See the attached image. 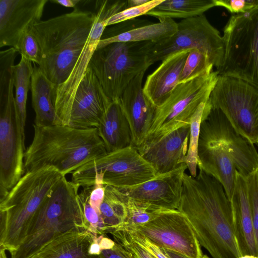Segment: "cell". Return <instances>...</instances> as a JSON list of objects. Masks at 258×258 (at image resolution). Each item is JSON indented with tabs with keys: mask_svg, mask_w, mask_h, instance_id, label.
<instances>
[{
	"mask_svg": "<svg viewBox=\"0 0 258 258\" xmlns=\"http://www.w3.org/2000/svg\"><path fill=\"white\" fill-rule=\"evenodd\" d=\"M54 85L40 68L33 65L30 90L32 104L35 114L34 123L39 126L61 124L52 100Z\"/></svg>",
	"mask_w": 258,
	"mask_h": 258,
	"instance_id": "484cf974",
	"label": "cell"
},
{
	"mask_svg": "<svg viewBox=\"0 0 258 258\" xmlns=\"http://www.w3.org/2000/svg\"><path fill=\"white\" fill-rule=\"evenodd\" d=\"M216 6L223 7L231 13H243L258 6V0H215Z\"/></svg>",
	"mask_w": 258,
	"mask_h": 258,
	"instance_id": "f35d334b",
	"label": "cell"
},
{
	"mask_svg": "<svg viewBox=\"0 0 258 258\" xmlns=\"http://www.w3.org/2000/svg\"><path fill=\"white\" fill-rule=\"evenodd\" d=\"M114 242L123 247L135 258H156L141 245L133 240L121 228H116L110 233Z\"/></svg>",
	"mask_w": 258,
	"mask_h": 258,
	"instance_id": "8d00e7d4",
	"label": "cell"
},
{
	"mask_svg": "<svg viewBox=\"0 0 258 258\" xmlns=\"http://www.w3.org/2000/svg\"><path fill=\"white\" fill-rule=\"evenodd\" d=\"M51 2L57 3L67 8H74L78 3L81 2L80 0H53Z\"/></svg>",
	"mask_w": 258,
	"mask_h": 258,
	"instance_id": "60d3db41",
	"label": "cell"
},
{
	"mask_svg": "<svg viewBox=\"0 0 258 258\" xmlns=\"http://www.w3.org/2000/svg\"><path fill=\"white\" fill-rule=\"evenodd\" d=\"M214 62L207 54L198 49H190L180 74L178 84L210 74L214 71Z\"/></svg>",
	"mask_w": 258,
	"mask_h": 258,
	"instance_id": "4dcf8cb0",
	"label": "cell"
},
{
	"mask_svg": "<svg viewBox=\"0 0 258 258\" xmlns=\"http://www.w3.org/2000/svg\"><path fill=\"white\" fill-rule=\"evenodd\" d=\"M208 102L224 113L239 135L257 144V89L239 79L218 75Z\"/></svg>",
	"mask_w": 258,
	"mask_h": 258,
	"instance_id": "30bf717a",
	"label": "cell"
},
{
	"mask_svg": "<svg viewBox=\"0 0 258 258\" xmlns=\"http://www.w3.org/2000/svg\"><path fill=\"white\" fill-rule=\"evenodd\" d=\"M218 75L217 71H213L178 84L168 98L157 107L152 125L140 146L153 143L174 130L190 124L200 104L208 101Z\"/></svg>",
	"mask_w": 258,
	"mask_h": 258,
	"instance_id": "9c48e42d",
	"label": "cell"
},
{
	"mask_svg": "<svg viewBox=\"0 0 258 258\" xmlns=\"http://www.w3.org/2000/svg\"><path fill=\"white\" fill-rule=\"evenodd\" d=\"M238 225L243 255L258 256L246 179L237 170L235 187L231 200Z\"/></svg>",
	"mask_w": 258,
	"mask_h": 258,
	"instance_id": "603a6c76",
	"label": "cell"
},
{
	"mask_svg": "<svg viewBox=\"0 0 258 258\" xmlns=\"http://www.w3.org/2000/svg\"><path fill=\"white\" fill-rule=\"evenodd\" d=\"M157 175L138 150L130 146L83 165L72 173L71 181L82 188L96 183L121 188L141 184Z\"/></svg>",
	"mask_w": 258,
	"mask_h": 258,
	"instance_id": "ba28073f",
	"label": "cell"
},
{
	"mask_svg": "<svg viewBox=\"0 0 258 258\" xmlns=\"http://www.w3.org/2000/svg\"><path fill=\"white\" fill-rule=\"evenodd\" d=\"M163 1V0H152L140 6L126 8L109 18L107 21V26L133 20L136 17L146 15Z\"/></svg>",
	"mask_w": 258,
	"mask_h": 258,
	"instance_id": "d590c367",
	"label": "cell"
},
{
	"mask_svg": "<svg viewBox=\"0 0 258 258\" xmlns=\"http://www.w3.org/2000/svg\"><path fill=\"white\" fill-rule=\"evenodd\" d=\"M13 78L8 97L0 101V200L24 174L25 128L15 103Z\"/></svg>",
	"mask_w": 258,
	"mask_h": 258,
	"instance_id": "7c38bea8",
	"label": "cell"
},
{
	"mask_svg": "<svg viewBox=\"0 0 258 258\" xmlns=\"http://www.w3.org/2000/svg\"><path fill=\"white\" fill-rule=\"evenodd\" d=\"M199 143L217 147L232 158L237 171L246 178L258 168L254 144L239 135L219 109L206 104Z\"/></svg>",
	"mask_w": 258,
	"mask_h": 258,
	"instance_id": "4fadbf2b",
	"label": "cell"
},
{
	"mask_svg": "<svg viewBox=\"0 0 258 258\" xmlns=\"http://www.w3.org/2000/svg\"><path fill=\"white\" fill-rule=\"evenodd\" d=\"M246 179L254 236L258 249V168Z\"/></svg>",
	"mask_w": 258,
	"mask_h": 258,
	"instance_id": "74e56055",
	"label": "cell"
},
{
	"mask_svg": "<svg viewBox=\"0 0 258 258\" xmlns=\"http://www.w3.org/2000/svg\"><path fill=\"white\" fill-rule=\"evenodd\" d=\"M216 6L215 0H163L146 15L159 20L185 19L204 15L206 11Z\"/></svg>",
	"mask_w": 258,
	"mask_h": 258,
	"instance_id": "83f0119b",
	"label": "cell"
},
{
	"mask_svg": "<svg viewBox=\"0 0 258 258\" xmlns=\"http://www.w3.org/2000/svg\"><path fill=\"white\" fill-rule=\"evenodd\" d=\"M187 218L201 246L212 258L243 255L235 214L222 184L202 170L185 172L178 208Z\"/></svg>",
	"mask_w": 258,
	"mask_h": 258,
	"instance_id": "6da1fadb",
	"label": "cell"
},
{
	"mask_svg": "<svg viewBox=\"0 0 258 258\" xmlns=\"http://www.w3.org/2000/svg\"><path fill=\"white\" fill-rule=\"evenodd\" d=\"M18 53L14 47L0 52V100L9 96L10 84L13 78L14 61Z\"/></svg>",
	"mask_w": 258,
	"mask_h": 258,
	"instance_id": "d6a6232c",
	"label": "cell"
},
{
	"mask_svg": "<svg viewBox=\"0 0 258 258\" xmlns=\"http://www.w3.org/2000/svg\"><path fill=\"white\" fill-rule=\"evenodd\" d=\"M63 176L52 167L25 173L0 200V248L11 253L19 247L32 218Z\"/></svg>",
	"mask_w": 258,
	"mask_h": 258,
	"instance_id": "5b68a950",
	"label": "cell"
},
{
	"mask_svg": "<svg viewBox=\"0 0 258 258\" xmlns=\"http://www.w3.org/2000/svg\"><path fill=\"white\" fill-rule=\"evenodd\" d=\"M207 102H204L200 104L191 117L190 122L189 143L184 163L186 165L190 175L194 177H196L197 175L198 151L200 127Z\"/></svg>",
	"mask_w": 258,
	"mask_h": 258,
	"instance_id": "1f68e13d",
	"label": "cell"
},
{
	"mask_svg": "<svg viewBox=\"0 0 258 258\" xmlns=\"http://www.w3.org/2000/svg\"><path fill=\"white\" fill-rule=\"evenodd\" d=\"M105 186V196L100 207L104 234L110 233L122 225L127 216L126 207L115 192L113 187Z\"/></svg>",
	"mask_w": 258,
	"mask_h": 258,
	"instance_id": "f1b7e54d",
	"label": "cell"
},
{
	"mask_svg": "<svg viewBox=\"0 0 258 258\" xmlns=\"http://www.w3.org/2000/svg\"><path fill=\"white\" fill-rule=\"evenodd\" d=\"M257 256L249 255H243L240 258H256Z\"/></svg>",
	"mask_w": 258,
	"mask_h": 258,
	"instance_id": "bcb514c9",
	"label": "cell"
},
{
	"mask_svg": "<svg viewBox=\"0 0 258 258\" xmlns=\"http://www.w3.org/2000/svg\"><path fill=\"white\" fill-rule=\"evenodd\" d=\"M202 258H210L208 255H203Z\"/></svg>",
	"mask_w": 258,
	"mask_h": 258,
	"instance_id": "7dc6e473",
	"label": "cell"
},
{
	"mask_svg": "<svg viewBox=\"0 0 258 258\" xmlns=\"http://www.w3.org/2000/svg\"><path fill=\"white\" fill-rule=\"evenodd\" d=\"M171 36L156 42H150L147 60L151 66L168 55L186 49H198L207 54L218 70L225 55L223 37L204 15L182 19Z\"/></svg>",
	"mask_w": 258,
	"mask_h": 258,
	"instance_id": "8fae6325",
	"label": "cell"
},
{
	"mask_svg": "<svg viewBox=\"0 0 258 258\" xmlns=\"http://www.w3.org/2000/svg\"><path fill=\"white\" fill-rule=\"evenodd\" d=\"M97 128L107 153L132 146L131 128L119 100L112 101Z\"/></svg>",
	"mask_w": 258,
	"mask_h": 258,
	"instance_id": "d4e9b609",
	"label": "cell"
},
{
	"mask_svg": "<svg viewBox=\"0 0 258 258\" xmlns=\"http://www.w3.org/2000/svg\"><path fill=\"white\" fill-rule=\"evenodd\" d=\"M256 258H258V256L256 257Z\"/></svg>",
	"mask_w": 258,
	"mask_h": 258,
	"instance_id": "c3c4849f",
	"label": "cell"
},
{
	"mask_svg": "<svg viewBox=\"0 0 258 258\" xmlns=\"http://www.w3.org/2000/svg\"><path fill=\"white\" fill-rule=\"evenodd\" d=\"M47 0H0V47L15 48L25 30L41 21Z\"/></svg>",
	"mask_w": 258,
	"mask_h": 258,
	"instance_id": "ac0fdd59",
	"label": "cell"
},
{
	"mask_svg": "<svg viewBox=\"0 0 258 258\" xmlns=\"http://www.w3.org/2000/svg\"><path fill=\"white\" fill-rule=\"evenodd\" d=\"M189 50H183L168 55L147 77L143 91L156 107L161 105L168 98L178 84Z\"/></svg>",
	"mask_w": 258,
	"mask_h": 258,
	"instance_id": "44dd1931",
	"label": "cell"
},
{
	"mask_svg": "<svg viewBox=\"0 0 258 258\" xmlns=\"http://www.w3.org/2000/svg\"><path fill=\"white\" fill-rule=\"evenodd\" d=\"M80 187L63 176L35 213L21 245L10 258H29L51 240L89 231L79 198Z\"/></svg>",
	"mask_w": 258,
	"mask_h": 258,
	"instance_id": "277c9868",
	"label": "cell"
},
{
	"mask_svg": "<svg viewBox=\"0 0 258 258\" xmlns=\"http://www.w3.org/2000/svg\"><path fill=\"white\" fill-rule=\"evenodd\" d=\"M257 144H258V142H257Z\"/></svg>",
	"mask_w": 258,
	"mask_h": 258,
	"instance_id": "681fc988",
	"label": "cell"
},
{
	"mask_svg": "<svg viewBox=\"0 0 258 258\" xmlns=\"http://www.w3.org/2000/svg\"><path fill=\"white\" fill-rule=\"evenodd\" d=\"M149 0H128L127 1V8L140 6L148 2Z\"/></svg>",
	"mask_w": 258,
	"mask_h": 258,
	"instance_id": "ee69618b",
	"label": "cell"
},
{
	"mask_svg": "<svg viewBox=\"0 0 258 258\" xmlns=\"http://www.w3.org/2000/svg\"><path fill=\"white\" fill-rule=\"evenodd\" d=\"M32 62L21 56L20 62L14 67V96L17 110L25 128L26 120V102L33 72Z\"/></svg>",
	"mask_w": 258,
	"mask_h": 258,
	"instance_id": "f546056e",
	"label": "cell"
},
{
	"mask_svg": "<svg viewBox=\"0 0 258 258\" xmlns=\"http://www.w3.org/2000/svg\"><path fill=\"white\" fill-rule=\"evenodd\" d=\"M187 168L182 163L176 169L141 184L116 188L136 202L155 210H177L182 190L183 177Z\"/></svg>",
	"mask_w": 258,
	"mask_h": 258,
	"instance_id": "e0dca14e",
	"label": "cell"
},
{
	"mask_svg": "<svg viewBox=\"0 0 258 258\" xmlns=\"http://www.w3.org/2000/svg\"><path fill=\"white\" fill-rule=\"evenodd\" d=\"M6 251V250L0 248V258H8Z\"/></svg>",
	"mask_w": 258,
	"mask_h": 258,
	"instance_id": "f6af8a7d",
	"label": "cell"
},
{
	"mask_svg": "<svg viewBox=\"0 0 258 258\" xmlns=\"http://www.w3.org/2000/svg\"><path fill=\"white\" fill-rule=\"evenodd\" d=\"M223 32L225 55L218 74L239 79L258 90V6L232 15Z\"/></svg>",
	"mask_w": 258,
	"mask_h": 258,
	"instance_id": "8992f818",
	"label": "cell"
},
{
	"mask_svg": "<svg viewBox=\"0 0 258 258\" xmlns=\"http://www.w3.org/2000/svg\"><path fill=\"white\" fill-rule=\"evenodd\" d=\"M198 167L218 180L231 201L237 169L230 156L217 147L199 143Z\"/></svg>",
	"mask_w": 258,
	"mask_h": 258,
	"instance_id": "7402d4cb",
	"label": "cell"
},
{
	"mask_svg": "<svg viewBox=\"0 0 258 258\" xmlns=\"http://www.w3.org/2000/svg\"><path fill=\"white\" fill-rule=\"evenodd\" d=\"M136 228L158 246L187 258H202L201 245L186 217L178 210H166Z\"/></svg>",
	"mask_w": 258,
	"mask_h": 258,
	"instance_id": "9a60e30c",
	"label": "cell"
},
{
	"mask_svg": "<svg viewBox=\"0 0 258 258\" xmlns=\"http://www.w3.org/2000/svg\"><path fill=\"white\" fill-rule=\"evenodd\" d=\"M97 236L88 230L66 233L47 242L29 258H99L89 252Z\"/></svg>",
	"mask_w": 258,
	"mask_h": 258,
	"instance_id": "cb8c5ba5",
	"label": "cell"
},
{
	"mask_svg": "<svg viewBox=\"0 0 258 258\" xmlns=\"http://www.w3.org/2000/svg\"><path fill=\"white\" fill-rule=\"evenodd\" d=\"M146 71L141 72L130 83L119 99L131 128L132 146L135 148L139 147L147 136L157 108L143 91L142 84Z\"/></svg>",
	"mask_w": 258,
	"mask_h": 258,
	"instance_id": "d6986e66",
	"label": "cell"
},
{
	"mask_svg": "<svg viewBox=\"0 0 258 258\" xmlns=\"http://www.w3.org/2000/svg\"><path fill=\"white\" fill-rule=\"evenodd\" d=\"M112 103L98 79L88 67L61 124L76 128H97Z\"/></svg>",
	"mask_w": 258,
	"mask_h": 258,
	"instance_id": "2e32d148",
	"label": "cell"
},
{
	"mask_svg": "<svg viewBox=\"0 0 258 258\" xmlns=\"http://www.w3.org/2000/svg\"><path fill=\"white\" fill-rule=\"evenodd\" d=\"M190 124L180 127L153 143L136 148L158 175L171 171L184 163L188 150Z\"/></svg>",
	"mask_w": 258,
	"mask_h": 258,
	"instance_id": "ffe728a7",
	"label": "cell"
},
{
	"mask_svg": "<svg viewBox=\"0 0 258 258\" xmlns=\"http://www.w3.org/2000/svg\"><path fill=\"white\" fill-rule=\"evenodd\" d=\"M33 125V140L25 153L24 173L52 167L66 176L108 153L96 127Z\"/></svg>",
	"mask_w": 258,
	"mask_h": 258,
	"instance_id": "7a4b0ae2",
	"label": "cell"
},
{
	"mask_svg": "<svg viewBox=\"0 0 258 258\" xmlns=\"http://www.w3.org/2000/svg\"><path fill=\"white\" fill-rule=\"evenodd\" d=\"M99 244L102 250L112 248L114 245L115 242L101 235Z\"/></svg>",
	"mask_w": 258,
	"mask_h": 258,
	"instance_id": "b9f144b4",
	"label": "cell"
},
{
	"mask_svg": "<svg viewBox=\"0 0 258 258\" xmlns=\"http://www.w3.org/2000/svg\"><path fill=\"white\" fill-rule=\"evenodd\" d=\"M96 13L77 8L30 27L42 53L38 66L54 88L72 71L96 20Z\"/></svg>",
	"mask_w": 258,
	"mask_h": 258,
	"instance_id": "3957f363",
	"label": "cell"
},
{
	"mask_svg": "<svg viewBox=\"0 0 258 258\" xmlns=\"http://www.w3.org/2000/svg\"><path fill=\"white\" fill-rule=\"evenodd\" d=\"M85 219L89 225V231L96 235L104 234V225L100 213L95 210L89 202V188H82L79 193Z\"/></svg>",
	"mask_w": 258,
	"mask_h": 258,
	"instance_id": "e575fe53",
	"label": "cell"
},
{
	"mask_svg": "<svg viewBox=\"0 0 258 258\" xmlns=\"http://www.w3.org/2000/svg\"><path fill=\"white\" fill-rule=\"evenodd\" d=\"M163 252L169 258H187L186 256L173 250L160 247Z\"/></svg>",
	"mask_w": 258,
	"mask_h": 258,
	"instance_id": "7bdbcfd3",
	"label": "cell"
},
{
	"mask_svg": "<svg viewBox=\"0 0 258 258\" xmlns=\"http://www.w3.org/2000/svg\"><path fill=\"white\" fill-rule=\"evenodd\" d=\"M177 28V23L172 19L160 20L156 23L147 22L124 32L101 38L97 49L118 42H158L173 35Z\"/></svg>",
	"mask_w": 258,
	"mask_h": 258,
	"instance_id": "4316f807",
	"label": "cell"
},
{
	"mask_svg": "<svg viewBox=\"0 0 258 258\" xmlns=\"http://www.w3.org/2000/svg\"><path fill=\"white\" fill-rule=\"evenodd\" d=\"M97 4L96 20L83 50L68 79L62 84L55 87L53 91V103L59 119L73 100L102 38L108 19L125 9L127 1H97Z\"/></svg>",
	"mask_w": 258,
	"mask_h": 258,
	"instance_id": "5bb4252c",
	"label": "cell"
},
{
	"mask_svg": "<svg viewBox=\"0 0 258 258\" xmlns=\"http://www.w3.org/2000/svg\"><path fill=\"white\" fill-rule=\"evenodd\" d=\"M99 258H135L131 253L115 242L111 248L102 249Z\"/></svg>",
	"mask_w": 258,
	"mask_h": 258,
	"instance_id": "ab89813d",
	"label": "cell"
},
{
	"mask_svg": "<svg viewBox=\"0 0 258 258\" xmlns=\"http://www.w3.org/2000/svg\"><path fill=\"white\" fill-rule=\"evenodd\" d=\"M150 42H118L96 48L89 67L112 101L118 100L130 83L150 66L147 60Z\"/></svg>",
	"mask_w": 258,
	"mask_h": 258,
	"instance_id": "52a82bcc",
	"label": "cell"
},
{
	"mask_svg": "<svg viewBox=\"0 0 258 258\" xmlns=\"http://www.w3.org/2000/svg\"><path fill=\"white\" fill-rule=\"evenodd\" d=\"M21 56L40 66L42 62L41 47L28 28L21 34L15 48Z\"/></svg>",
	"mask_w": 258,
	"mask_h": 258,
	"instance_id": "836d02e7",
	"label": "cell"
}]
</instances>
